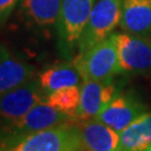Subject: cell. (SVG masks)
<instances>
[{"label": "cell", "instance_id": "cell-1", "mask_svg": "<svg viewBox=\"0 0 151 151\" xmlns=\"http://www.w3.org/2000/svg\"><path fill=\"white\" fill-rule=\"evenodd\" d=\"M0 151H85L76 121L55 128L0 139Z\"/></svg>", "mask_w": 151, "mask_h": 151}, {"label": "cell", "instance_id": "cell-2", "mask_svg": "<svg viewBox=\"0 0 151 151\" xmlns=\"http://www.w3.org/2000/svg\"><path fill=\"white\" fill-rule=\"evenodd\" d=\"M73 63L83 81L110 82L114 75L121 73L114 34L85 53L78 54Z\"/></svg>", "mask_w": 151, "mask_h": 151}, {"label": "cell", "instance_id": "cell-3", "mask_svg": "<svg viewBox=\"0 0 151 151\" xmlns=\"http://www.w3.org/2000/svg\"><path fill=\"white\" fill-rule=\"evenodd\" d=\"M93 7L94 0H62L57 34L63 56L70 57L74 54Z\"/></svg>", "mask_w": 151, "mask_h": 151}, {"label": "cell", "instance_id": "cell-4", "mask_svg": "<svg viewBox=\"0 0 151 151\" xmlns=\"http://www.w3.org/2000/svg\"><path fill=\"white\" fill-rule=\"evenodd\" d=\"M122 2L123 0H99L94 5L78 40V54L85 53L112 35L114 28L120 24Z\"/></svg>", "mask_w": 151, "mask_h": 151}, {"label": "cell", "instance_id": "cell-5", "mask_svg": "<svg viewBox=\"0 0 151 151\" xmlns=\"http://www.w3.org/2000/svg\"><path fill=\"white\" fill-rule=\"evenodd\" d=\"M76 121L75 118L58 111L46 101L36 104L22 118L0 128V139L29 134Z\"/></svg>", "mask_w": 151, "mask_h": 151}, {"label": "cell", "instance_id": "cell-6", "mask_svg": "<svg viewBox=\"0 0 151 151\" xmlns=\"http://www.w3.org/2000/svg\"><path fill=\"white\" fill-rule=\"evenodd\" d=\"M38 80L29 82L0 95V128L22 118L36 104L46 101Z\"/></svg>", "mask_w": 151, "mask_h": 151}, {"label": "cell", "instance_id": "cell-7", "mask_svg": "<svg viewBox=\"0 0 151 151\" xmlns=\"http://www.w3.org/2000/svg\"><path fill=\"white\" fill-rule=\"evenodd\" d=\"M121 73L139 74L151 70V40L132 34H114Z\"/></svg>", "mask_w": 151, "mask_h": 151}, {"label": "cell", "instance_id": "cell-8", "mask_svg": "<svg viewBox=\"0 0 151 151\" xmlns=\"http://www.w3.org/2000/svg\"><path fill=\"white\" fill-rule=\"evenodd\" d=\"M115 86L110 82L83 81L81 85V99L74 118L80 121L94 119L114 97Z\"/></svg>", "mask_w": 151, "mask_h": 151}, {"label": "cell", "instance_id": "cell-9", "mask_svg": "<svg viewBox=\"0 0 151 151\" xmlns=\"http://www.w3.org/2000/svg\"><path fill=\"white\" fill-rule=\"evenodd\" d=\"M143 106L133 97L118 96L112 99L94 120L110 127L118 133H121L133 121L143 115Z\"/></svg>", "mask_w": 151, "mask_h": 151}, {"label": "cell", "instance_id": "cell-10", "mask_svg": "<svg viewBox=\"0 0 151 151\" xmlns=\"http://www.w3.org/2000/svg\"><path fill=\"white\" fill-rule=\"evenodd\" d=\"M17 7L18 18L26 26L48 29L57 25L62 0H20Z\"/></svg>", "mask_w": 151, "mask_h": 151}, {"label": "cell", "instance_id": "cell-11", "mask_svg": "<svg viewBox=\"0 0 151 151\" xmlns=\"http://www.w3.org/2000/svg\"><path fill=\"white\" fill-rule=\"evenodd\" d=\"M35 67L0 45V95L32 80Z\"/></svg>", "mask_w": 151, "mask_h": 151}, {"label": "cell", "instance_id": "cell-12", "mask_svg": "<svg viewBox=\"0 0 151 151\" xmlns=\"http://www.w3.org/2000/svg\"><path fill=\"white\" fill-rule=\"evenodd\" d=\"M120 26L137 36L151 34V0H123Z\"/></svg>", "mask_w": 151, "mask_h": 151}, {"label": "cell", "instance_id": "cell-13", "mask_svg": "<svg viewBox=\"0 0 151 151\" xmlns=\"http://www.w3.org/2000/svg\"><path fill=\"white\" fill-rule=\"evenodd\" d=\"M80 125L82 139L87 151H115L119 146L120 134L110 127L91 119Z\"/></svg>", "mask_w": 151, "mask_h": 151}, {"label": "cell", "instance_id": "cell-14", "mask_svg": "<svg viewBox=\"0 0 151 151\" xmlns=\"http://www.w3.org/2000/svg\"><path fill=\"white\" fill-rule=\"evenodd\" d=\"M81 80V75L73 62L50 66L38 76L39 85L46 96L60 88L78 86Z\"/></svg>", "mask_w": 151, "mask_h": 151}, {"label": "cell", "instance_id": "cell-15", "mask_svg": "<svg viewBox=\"0 0 151 151\" xmlns=\"http://www.w3.org/2000/svg\"><path fill=\"white\" fill-rule=\"evenodd\" d=\"M115 151H151V114H143L120 133Z\"/></svg>", "mask_w": 151, "mask_h": 151}, {"label": "cell", "instance_id": "cell-16", "mask_svg": "<svg viewBox=\"0 0 151 151\" xmlns=\"http://www.w3.org/2000/svg\"><path fill=\"white\" fill-rule=\"evenodd\" d=\"M80 99H81V87L72 86L60 88L50 93L46 96V102L60 112L73 116L80 104Z\"/></svg>", "mask_w": 151, "mask_h": 151}, {"label": "cell", "instance_id": "cell-17", "mask_svg": "<svg viewBox=\"0 0 151 151\" xmlns=\"http://www.w3.org/2000/svg\"><path fill=\"white\" fill-rule=\"evenodd\" d=\"M19 2L20 0H0V26L8 20Z\"/></svg>", "mask_w": 151, "mask_h": 151}]
</instances>
